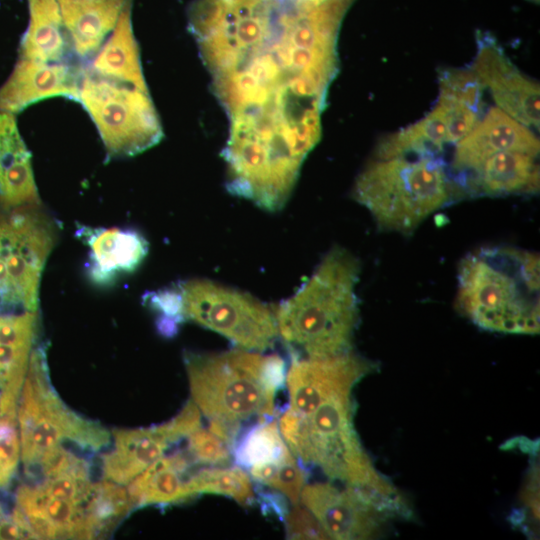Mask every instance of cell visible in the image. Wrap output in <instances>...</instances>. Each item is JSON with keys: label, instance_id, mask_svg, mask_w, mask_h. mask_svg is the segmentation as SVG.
Wrapping results in <instances>:
<instances>
[{"label": "cell", "instance_id": "cell-1", "mask_svg": "<svg viewBox=\"0 0 540 540\" xmlns=\"http://www.w3.org/2000/svg\"><path fill=\"white\" fill-rule=\"evenodd\" d=\"M355 0H195L188 29L229 122L227 190L281 209L321 136L337 40Z\"/></svg>", "mask_w": 540, "mask_h": 540}, {"label": "cell", "instance_id": "cell-2", "mask_svg": "<svg viewBox=\"0 0 540 540\" xmlns=\"http://www.w3.org/2000/svg\"><path fill=\"white\" fill-rule=\"evenodd\" d=\"M360 263L335 246L310 278L274 310L278 334L292 357L322 358L351 350L359 321Z\"/></svg>", "mask_w": 540, "mask_h": 540}, {"label": "cell", "instance_id": "cell-3", "mask_svg": "<svg viewBox=\"0 0 540 540\" xmlns=\"http://www.w3.org/2000/svg\"><path fill=\"white\" fill-rule=\"evenodd\" d=\"M353 388L325 397L309 413L287 408L279 430L292 454L303 466L319 468L329 479L343 482L394 507L407 501L373 466L353 424Z\"/></svg>", "mask_w": 540, "mask_h": 540}, {"label": "cell", "instance_id": "cell-4", "mask_svg": "<svg viewBox=\"0 0 540 540\" xmlns=\"http://www.w3.org/2000/svg\"><path fill=\"white\" fill-rule=\"evenodd\" d=\"M539 256L509 247L481 248L458 266V309L478 327L539 333Z\"/></svg>", "mask_w": 540, "mask_h": 540}, {"label": "cell", "instance_id": "cell-5", "mask_svg": "<svg viewBox=\"0 0 540 540\" xmlns=\"http://www.w3.org/2000/svg\"><path fill=\"white\" fill-rule=\"evenodd\" d=\"M463 193L438 156L373 158L352 190L380 230L404 235Z\"/></svg>", "mask_w": 540, "mask_h": 540}, {"label": "cell", "instance_id": "cell-6", "mask_svg": "<svg viewBox=\"0 0 540 540\" xmlns=\"http://www.w3.org/2000/svg\"><path fill=\"white\" fill-rule=\"evenodd\" d=\"M17 421L21 461L30 480L63 448L92 457L112 440L106 428L72 411L57 395L43 347L32 351L19 395Z\"/></svg>", "mask_w": 540, "mask_h": 540}, {"label": "cell", "instance_id": "cell-7", "mask_svg": "<svg viewBox=\"0 0 540 540\" xmlns=\"http://www.w3.org/2000/svg\"><path fill=\"white\" fill-rule=\"evenodd\" d=\"M267 355L244 349L184 356L193 402L209 421L241 426L271 418L276 392L266 383Z\"/></svg>", "mask_w": 540, "mask_h": 540}, {"label": "cell", "instance_id": "cell-8", "mask_svg": "<svg viewBox=\"0 0 540 540\" xmlns=\"http://www.w3.org/2000/svg\"><path fill=\"white\" fill-rule=\"evenodd\" d=\"M79 102L110 157L139 154L160 142L163 129L149 92L83 71Z\"/></svg>", "mask_w": 540, "mask_h": 540}, {"label": "cell", "instance_id": "cell-9", "mask_svg": "<svg viewBox=\"0 0 540 540\" xmlns=\"http://www.w3.org/2000/svg\"><path fill=\"white\" fill-rule=\"evenodd\" d=\"M56 230L36 206L0 215V312H36L41 274Z\"/></svg>", "mask_w": 540, "mask_h": 540}, {"label": "cell", "instance_id": "cell-10", "mask_svg": "<svg viewBox=\"0 0 540 540\" xmlns=\"http://www.w3.org/2000/svg\"><path fill=\"white\" fill-rule=\"evenodd\" d=\"M179 292L184 320L211 329L245 350L273 346L278 335L274 310L250 294L203 279L183 283Z\"/></svg>", "mask_w": 540, "mask_h": 540}, {"label": "cell", "instance_id": "cell-11", "mask_svg": "<svg viewBox=\"0 0 540 540\" xmlns=\"http://www.w3.org/2000/svg\"><path fill=\"white\" fill-rule=\"evenodd\" d=\"M300 500L319 522L328 538L359 540L375 538L395 516L365 493L332 483L305 485Z\"/></svg>", "mask_w": 540, "mask_h": 540}, {"label": "cell", "instance_id": "cell-12", "mask_svg": "<svg viewBox=\"0 0 540 540\" xmlns=\"http://www.w3.org/2000/svg\"><path fill=\"white\" fill-rule=\"evenodd\" d=\"M477 50L470 68L502 111L522 124L539 129L540 87L524 75L488 33L476 35Z\"/></svg>", "mask_w": 540, "mask_h": 540}, {"label": "cell", "instance_id": "cell-13", "mask_svg": "<svg viewBox=\"0 0 540 540\" xmlns=\"http://www.w3.org/2000/svg\"><path fill=\"white\" fill-rule=\"evenodd\" d=\"M375 368V363L351 350L322 358L292 357L286 376L288 408L301 415L307 414L331 393L354 388Z\"/></svg>", "mask_w": 540, "mask_h": 540}, {"label": "cell", "instance_id": "cell-14", "mask_svg": "<svg viewBox=\"0 0 540 540\" xmlns=\"http://www.w3.org/2000/svg\"><path fill=\"white\" fill-rule=\"evenodd\" d=\"M509 150L538 156L540 142L530 127L497 106L491 107L455 144L452 168L459 173L471 174L489 157Z\"/></svg>", "mask_w": 540, "mask_h": 540}, {"label": "cell", "instance_id": "cell-15", "mask_svg": "<svg viewBox=\"0 0 540 540\" xmlns=\"http://www.w3.org/2000/svg\"><path fill=\"white\" fill-rule=\"evenodd\" d=\"M83 71L63 62L20 58L0 88V110L19 113L51 97L77 99Z\"/></svg>", "mask_w": 540, "mask_h": 540}, {"label": "cell", "instance_id": "cell-16", "mask_svg": "<svg viewBox=\"0 0 540 540\" xmlns=\"http://www.w3.org/2000/svg\"><path fill=\"white\" fill-rule=\"evenodd\" d=\"M36 312H0V406L16 408L36 347Z\"/></svg>", "mask_w": 540, "mask_h": 540}, {"label": "cell", "instance_id": "cell-17", "mask_svg": "<svg viewBox=\"0 0 540 540\" xmlns=\"http://www.w3.org/2000/svg\"><path fill=\"white\" fill-rule=\"evenodd\" d=\"M101 456L102 479L126 486L171 446L163 424L149 428L115 429Z\"/></svg>", "mask_w": 540, "mask_h": 540}, {"label": "cell", "instance_id": "cell-18", "mask_svg": "<svg viewBox=\"0 0 540 540\" xmlns=\"http://www.w3.org/2000/svg\"><path fill=\"white\" fill-rule=\"evenodd\" d=\"M537 158L520 151L499 152L463 178L461 186L476 196L535 194L540 184Z\"/></svg>", "mask_w": 540, "mask_h": 540}, {"label": "cell", "instance_id": "cell-19", "mask_svg": "<svg viewBox=\"0 0 540 540\" xmlns=\"http://www.w3.org/2000/svg\"><path fill=\"white\" fill-rule=\"evenodd\" d=\"M0 203L6 210L37 206L38 191L14 114L0 110Z\"/></svg>", "mask_w": 540, "mask_h": 540}, {"label": "cell", "instance_id": "cell-20", "mask_svg": "<svg viewBox=\"0 0 540 540\" xmlns=\"http://www.w3.org/2000/svg\"><path fill=\"white\" fill-rule=\"evenodd\" d=\"M132 0H57L63 27L74 53L93 56Z\"/></svg>", "mask_w": 540, "mask_h": 540}, {"label": "cell", "instance_id": "cell-21", "mask_svg": "<svg viewBox=\"0 0 540 540\" xmlns=\"http://www.w3.org/2000/svg\"><path fill=\"white\" fill-rule=\"evenodd\" d=\"M192 466L183 449L161 456L126 485L134 509L147 505L167 506L194 497L188 487Z\"/></svg>", "mask_w": 540, "mask_h": 540}, {"label": "cell", "instance_id": "cell-22", "mask_svg": "<svg viewBox=\"0 0 540 540\" xmlns=\"http://www.w3.org/2000/svg\"><path fill=\"white\" fill-rule=\"evenodd\" d=\"M90 247L89 273L98 284H106L123 273L135 270L148 252V243L130 229L85 230Z\"/></svg>", "mask_w": 540, "mask_h": 540}, {"label": "cell", "instance_id": "cell-23", "mask_svg": "<svg viewBox=\"0 0 540 540\" xmlns=\"http://www.w3.org/2000/svg\"><path fill=\"white\" fill-rule=\"evenodd\" d=\"M131 7L132 1L126 4L114 29L93 55L87 71L149 92L143 74L139 45L133 31Z\"/></svg>", "mask_w": 540, "mask_h": 540}, {"label": "cell", "instance_id": "cell-24", "mask_svg": "<svg viewBox=\"0 0 540 540\" xmlns=\"http://www.w3.org/2000/svg\"><path fill=\"white\" fill-rule=\"evenodd\" d=\"M29 22L20 41V58L61 62L68 39L57 0H27Z\"/></svg>", "mask_w": 540, "mask_h": 540}, {"label": "cell", "instance_id": "cell-25", "mask_svg": "<svg viewBox=\"0 0 540 540\" xmlns=\"http://www.w3.org/2000/svg\"><path fill=\"white\" fill-rule=\"evenodd\" d=\"M446 144L445 120L441 108L436 104L415 123L384 136L378 142L373 158L437 156Z\"/></svg>", "mask_w": 540, "mask_h": 540}, {"label": "cell", "instance_id": "cell-26", "mask_svg": "<svg viewBox=\"0 0 540 540\" xmlns=\"http://www.w3.org/2000/svg\"><path fill=\"white\" fill-rule=\"evenodd\" d=\"M133 509L124 485L106 479L95 481L83 503L90 539L107 536Z\"/></svg>", "mask_w": 540, "mask_h": 540}, {"label": "cell", "instance_id": "cell-27", "mask_svg": "<svg viewBox=\"0 0 540 540\" xmlns=\"http://www.w3.org/2000/svg\"><path fill=\"white\" fill-rule=\"evenodd\" d=\"M289 451L278 424L271 418H266L260 419L238 438L233 448V456L240 467L249 468L277 461Z\"/></svg>", "mask_w": 540, "mask_h": 540}, {"label": "cell", "instance_id": "cell-28", "mask_svg": "<svg viewBox=\"0 0 540 540\" xmlns=\"http://www.w3.org/2000/svg\"><path fill=\"white\" fill-rule=\"evenodd\" d=\"M188 487L194 497L203 493L223 495L246 506L255 501L250 477L240 466L192 470L188 476Z\"/></svg>", "mask_w": 540, "mask_h": 540}, {"label": "cell", "instance_id": "cell-29", "mask_svg": "<svg viewBox=\"0 0 540 540\" xmlns=\"http://www.w3.org/2000/svg\"><path fill=\"white\" fill-rule=\"evenodd\" d=\"M248 469L257 484L282 493L293 504L299 503L307 472L291 451L277 461L253 465Z\"/></svg>", "mask_w": 540, "mask_h": 540}, {"label": "cell", "instance_id": "cell-30", "mask_svg": "<svg viewBox=\"0 0 540 540\" xmlns=\"http://www.w3.org/2000/svg\"><path fill=\"white\" fill-rule=\"evenodd\" d=\"M438 80L439 96L464 102L483 111L485 88L470 67L441 69Z\"/></svg>", "mask_w": 540, "mask_h": 540}, {"label": "cell", "instance_id": "cell-31", "mask_svg": "<svg viewBox=\"0 0 540 540\" xmlns=\"http://www.w3.org/2000/svg\"><path fill=\"white\" fill-rule=\"evenodd\" d=\"M184 440L183 450L194 465L226 466L231 461L232 448L209 428L200 425Z\"/></svg>", "mask_w": 540, "mask_h": 540}, {"label": "cell", "instance_id": "cell-32", "mask_svg": "<svg viewBox=\"0 0 540 540\" xmlns=\"http://www.w3.org/2000/svg\"><path fill=\"white\" fill-rule=\"evenodd\" d=\"M21 445L17 413H0V491L8 490L19 470Z\"/></svg>", "mask_w": 540, "mask_h": 540}, {"label": "cell", "instance_id": "cell-33", "mask_svg": "<svg viewBox=\"0 0 540 540\" xmlns=\"http://www.w3.org/2000/svg\"><path fill=\"white\" fill-rule=\"evenodd\" d=\"M442 110L446 129L448 144L455 145L465 137L482 117V112L470 105L439 96L436 103Z\"/></svg>", "mask_w": 540, "mask_h": 540}, {"label": "cell", "instance_id": "cell-34", "mask_svg": "<svg viewBox=\"0 0 540 540\" xmlns=\"http://www.w3.org/2000/svg\"><path fill=\"white\" fill-rule=\"evenodd\" d=\"M284 522L288 539H328L319 522L304 506L295 504L288 511Z\"/></svg>", "mask_w": 540, "mask_h": 540}, {"label": "cell", "instance_id": "cell-35", "mask_svg": "<svg viewBox=\"0 0 540 540\" xmlns=\"http://www.w3.org/2000/svg\"><path fill=\"white\" fill-rule=\"evenodd\" d=\"M254 492L256 493L255 500L260 504L264 514H274L281 521H284L289 509L286 497L282 493L267 491L260 484L256 485Z\"/></svg>", "mask_w": 540, "mask_h": 540}, {"label": "cell", "instance_id": "cell-36", "mask_svg": "<svg viewBox=\"0 0 540 540\" xmlns=\"http://www.w3.org/2000/svg\"><path fill=\"white\" fill-rule=\"evenodd\" d=\"M0 539H27L25 533L14 522L9 513L0 503Z\"/></svg>", "mask_w": 540, "mask_h": 540}, {"label": "cell", "instance_id": "cell-37", "mask_svg": "<svg viewBox=\"0 0 540 540\" xmlns=\"http://www.w3.org/2000/svg\"><path fill=\"white\" fill-rule=\"evenodd\" d=\"M304 1H307V2H310V3H313V4H320V3H323L327 0H304Z\"/></svg>", "mask_w": 540, "mask_h": 540}, {"label": "cell", "instance_id": "cell-38", "mask_svg": "<svg viewBox=\"0 0 540 540\" xmlns=\"http://www.w3.org/2000/svg\"><path fill=\"white\" fill-rule=\"evenodd\" d=\"M528 1H531V2L536 3V4H538L540 2V0H528Z\"/></svg>", "mask_w": 540, "mask_h": 540}]
</instances>
